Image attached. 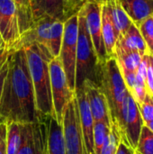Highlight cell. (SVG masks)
<instances>
[{"label": "cell", "instance_id": "cell-1", "mask_svg": "<svg viewBox=\"0 0 153 154\" xmlns=\"http://www.w3.org/2000/svg\"><path fill=\"white\" fill-rule=\"evenodd\" d=\"M8 50L7 73L0 99V121L34 123L39 113L24 48Z\"/></svg>", "mask_w": 153, "mask_h": 154}, {"label": "cell", "instance_id": "cell-2", "mask_svg": "<svg viewBox=\"0 0 153 154\" xmlns=\"http://www.w3.org/2000/svg\"><path fill=\"white\" fill-rule=\"evenodd\" d=\"M32 79L36 107L41 116H53L49 62L52 59L48 51L37 44L23 47Z\"/></svg>", "mask_w": 153, "mask_h": 154}, {"label": "cell", "instance_id": "cell-3", "mask_svg": "<svg viewBox=\"0 0 153 154\" xmlns=\"http://www.w3.org/2000/svg\"><path fill=\"white\" fill-rule=\"evenodd\" d=\"M96 84L106 97L111 114L112 125H115L118 131L122 122L124 103L129 91L115 57L109 58L100 64Z\"/></svg>", "mask_w": 153, "mask_h": 154}, {"label": "cell", "instance_id": "cell-4", "mask_svg": "<svg viewBox=\"0 0 153 154\" xmlns=\"http://www.w3.org/2000/svg\"><path fill=\"white\" fill-rule=\"evenodd\" d=\"M100 64L92 41L88 34L82 10L78 12V33L76 59V88L81 87L86 79L96 83Z\"/></svg>", "mask_w": 153, "mask_h": 154}, {"label": "cell", "instance_id": "cell-5", "mask_svg": "<svg viewBox=\"0 0 153 154\" xmlns=\"http://www.w3.org/2000/svg\"><path fill=\"white\" fill-rule=\"evenodd\" d=\"M36 154H66L62 125L53 116H41L34 122Z\"/></svg>", "mask_w": 153, "mask_h": 154}, {"label": "cell", "instance_id": "cell-6", "mask_svg": "<svg viewBox=\"0 0 153 154\" xmlns=\"http://www.w3.org/2000/svg\"><path fill=\"white\" fill-rule=\"evenodd\" d=\"M78 33V14L64 22L63 38L59 59L65 71L69 88L76 89V59Z\"/></svg>", "mask_w": 153, "mask_h": 154}, {"label": "cell", "instance_id": "cell-7", "mask_svg": "<svg viewBox=\"0 0 153 154\" xmlns=\"http://www.w3.org/2000/svg\"><path fill=\"white\" fill-rule=\"evenodd\" d=\"M50 91L53 106V116L61 124L65 107L74 97L75 91L69 88L62 64L58 58H53L49 62Z\"/></svg>", "mask_w": 153, "mask_h": 154}, {"label": "cell", "instance_id": "cell-8", "mask_svg": "<svg viewBox=\"0 0 153 154\" xmlns=\"http://www.w3.org/2000/svg\"><path fill=\"white\" fill-rule=\"evenodd\" d=\"M66 154H87L81 131L76 97L64 109L61 120Z\"/></svg>", "mask_w": 153, "mask_h": 154}, {"label": "cell", "instance_id": "cell-9", "mask_svg": "<svg viewBox=\"0 0 153 154\" xmlns=\"http://www.w3.org/2000/svg\"><path fill=\"white\" fill-rule=\"evenodd\" d=\"M87 0H32L31 7L33 21L48 16L65 22L78 14Z\"/></svg>", "mask_w": 153, "mask_h": 154}, {"label": "cell", "instance_id": "cell-10", "mask_svg": "<svg viewBox=\"0 0 153 154\" xmlns=\"http://www.w3.org/2000/svg\"><path fill=\"white\" fill-rule=\"evenodd\" d=\"M81 10L85 16L87 29L92 41L98 62L99 64H102L109 59L102 35V4L96 0H87Z\"/></svg>", "mask_w": 153, "mask_h": 154}, {"label": "cell", "instance_id": "cell-11", "mask_svg": "<svg viewBox=\"0 0 153 154\" xmlns=\"http://www.w3.org/2000/svg\"><path fill=\"white\" fill-rule=\"evenodd\" d=\"M0 34L6 48H19L22 32L14 0H0Z\"/></svg>", "mask_w": 153, "mask_h": 154}, {"label": "cell", "instance_id": "cell-12", "mask_svg": "<svg viewBox=\"0 0 153 154\" xmlns=\"http://www.w3.org/2000/svg\"><path fill=\"white\" fill-rule=\"evenodd\" d=\"M143 121L139 106L130 93H128L123 106L122 122L118 130L121 140L128 143L133 149L136 148Z\"/></svg>", "mask_w": 153, "mask_h": 154}, {"label": "cell", "instance_id": "cell-13", "mask_svg": "<svg viewBox=\"0 0 153 154\" xmlns=\"http://www.w3.org/2000/svg\"><path fill=\"white\" fill-rule=\"evenodd\" d=\"M81 86L86 92L94 121L103 122L112 126L109 106L106 97L99 86L90 79H86Z\"/></svg>", "mask_w": 153, "mask_h": 154}, {"label": "cell", "instance_id": "cell-14", "mask_svg": "<svg viewBox=\"0 0 153 154\" xmlns=\"http://www.w3.org/2000/svg\"><path fill=\"white\" fill-rule=\"evenodd\" d=\"M75 97L77 100L79 122L87 152V154H95L93 142V127L95 121L89 107L86 92L82 86L75 89Z\"/></svg>", "mask_w": 153, "mask_h": 154}, {"label": "cell", "instance_id": "cell-15", "mask_svg": "<svg viewBox=\"0 0 153 154\" xmlns=\"http://www.w3.org/2000/svg\"><path fill=\"white\" fill-rule=\"evenodd\" d=\"M115 49L125 51H137L142 55L149 53L146 43L134 23H132L127 31L117 38Z\"/></svg>", "mask_w": 153, "mask_h": 154}, {"label": "cell", "instance_id": "cell-16", "mask_svg": "<svg viewBox=\"0 0 153 154\" xmlns=\"http://www.w3.org/2000/svg\"><path fill=\"white\" fill-rule=\"evenodd\" d=\"M119 2L136 26L153 15V0H119Z\"/></svg>", "mask_w": 153, "mask_h": 154}, {"label": "cell", "instance_id": "cell-17", "mask_svg": "<svg viewBox=\"0 0 153 154\" xmlns=\"http://www.w3.org/2000/svg\"><path fill=\"white\" fill-rule=\"evenodd\" d=\"M101 21H102V35H103V41L106 47V51L108 57L112 58L115 56V47L117 41V35L113 24L109 9L106 4H102Z\"/></svg>", "mask_w": 153, "mask_h": 154}, {"label": "cell", "instance_id": "cell-18", "mask_svg": "<svg viewBox=\"0 0 153 154\" xmlns=\"http://www.w3.org/2000/svg\"><path fill=\"white\" fill-rule=\"evenodd\" d=\"M104 4H106L109 9L113 24L118 38L127 31L133 22L123 9L119 0H106Z\"/></svg>", "mask_w": 153, "mask_h": 154}, {"label": "cell", "instance_id": "cell-19", "mask_svg": "<svg viewBox=\"0 0 153 154\" xmlns=\"http://www.w3.org/2000/svg\"><path fill=\"white\" fill-rule=\"evenodd\" d=\"M144 55L137 51H125L115 49V58L121 70L136 71Z\"/></svg>", "mask_w": 153, "mask_h": 154}, {"label": "cell", "instance_id": "cell-20", "mask_svg": "<svg viewBox=\"0 0 153 154\" xmlns=\"http://www.w3.org/2000/svg\"><path fill=\"white\" fill-rule=\"evenodd\" d=\"M64 32V22L60 20H53L50 28V34L47 51L51 58H58L60 51L62 38Z\"/></svg>", "mask_w": 153, "mask_h": 154}, {"label": "cell", "instance_id": "cell-21", "mask_svg": "<svg viewBox=\"0 0 153 154\" xmlns=\"http://www.w3.org/2000/svg\"><path fill=\"white\" fill-rule=\"evenodd\" d=\"M36 135L34 123L22 124V143L17 154H36Z\"/></svg>", "mask_w": 153, "mask_h": 154}, {"label": "cell", "instance_id": "cell-22", "mask_svg": "<svg viewBox=\"0 0 153 154\" xmlns=\"http://www.w3.org/2000/svg\"><path fill=\"white\" fill-rule=\"evenodd\" d=\"M6 125V154H17L22 143V124L8 122Z\"/></svg>", "mask_w": 153, "mask_h": 154}, {"label": "cell", "instance_id": "cell-23", "mask_svg": "<svg viewBox=\"0 0 153 154\" xmlns=\"http://www.w3.org/2000/svg\"><path fill=\"white\" fill-rule=\"evenodd\" d=\"M19 14V21L22 34L28 31L33 24L31 3L32 0H14Z\"/></svg>", "mask_w": 153, "mask_h": 154}, {"label": "cell", "instance_id": "cell-24", "mask_svg": "<svg viewBox=\"0 0 153 154\" xmlns=\"http://www.w3.org/2000/svg\"><path fill=\"white\" fill-rule=\"evenodd\" d=\"M111 132V126L103 122H95L93 127V142L95 154H100L101 149Z\"/></svg>", "mask_w": 153, "mask_h": 154}, {"label": "cell", "instance_id": "cell-25", "mask_svg": "<svg viewBox=\"0 0 153 154\" xmlns=\"http://www.w3.org/2000/svg\"><path fill=\"white\" fill-rule=\"evenodd\" d=\"M134 152L135 154H153V133L144 125Z\"/></svg>", "mask_w": 153, "mask_h": 154}, {"label": "cell", "instance_id": "cell-26", "mask_svg": "<svg viewBox=\"0 0 153 154\" xmlns=\"http://www.w3.org/2000/svg\"><path fill=\"white\" fill-rule=\"evenodd\" d=\"M137 27L146 43L149 53L153 55V15L146 18Z\"/></svg>", "mask_w": 153, "mask_h": 154}, {"label": "cell", "instance_id": "cell-27", "mask_svg": "<svg viewBox=\"0 0 153 154\" xmlns=\"http://www.w3.org/2000/svg\"><path fill=\"white\" fill-rule=\"evenodd\" d=\"M120 134L115 125L111 126V132L109 135L107 136L102 149L100 154H115L117 151L118 144L120 143Z\"/></svg>", "mask_w": 153, "mask_h": 154}, {"label": "cell", "instance_id": "cell-28", "mask_svg": "<svg viewBox=\"0 0 153 154\" xmlns=\"http://www.w3.org/2000/svg\"><path fill=\"white\" fill-rule=\"evenodd\" d=\"M138 106L141 112L142 119L143 121V125L151 121L153 119V96L147 92L143 102Z\"/></svg>", "mask_w": 153, "mask_h": 154}, {"label": "cell", "instance_id": "cell-29", "mask_svg": "<svg viewBox=\"0 0 153 154\" xmlns=\"http://www.w3.org/2000/svg\"><path fill=\"white\" fill-rule=\"evenodd\" d=\"M6 123L0 121V154H6Z\"/></svg>", "mask_w": 153, "mask_h": 154}, {"label": "cell", "instance_id": "cell-30", "mask_svg": "<svg viewBox=\"0 0 153 154\" xmlns=\"http://www.w3.org/2000/svg\"><path fill=\"white\" fill-rule=\"evenodd\" d=\"M115 154H135V152L134 149H133L128 143L120 140Z\"/></svg>", "mask_w": 153, "mask_h": 154}, {"label": "cell", "instance_id": "cell-31", "mask_svg": "<svg viewBox=\"0 0 153 154\" xmlns=\"http://www.w3.org/2000/svg\"><path fill=\"white\" fill-rule=\"evenodd\" d=\"M7 73V63L5 62L2 69H0V99H1V95H2V90H3V86H4V81L5 78Z\"/></svg>", "mask_w": 153, "mask_h": 154}, {"label": "cell", "instance_id": "cell-32", "mask_svg": "<svg viewBox=\"0 0 153 154\" xmlns=\"http://www.w3.org/2000/svg\"><path fill=\"white\" fill-rule=\"evenodd\" d=\"M8 52H9V50L6 47H5V48H3V49L0 50V69H2V67L4 66V64L6 62L7 56H8Z\"/></svg>", "mask_w": 153, "mask_h": 154}, {"label": "cell", "instance_id": "cell-33", "mask_svg": "<svg viewBox=\"0 0 153 154\" xmlns=\"http://www.w3.org/2000/svg\"><path fill=\"white\" fill-rule=\"evenodd\" d=\"M148 60H149V62H150V65L151 67V70H152L153 74V55L152 54H148Z\"/></svg>", "mask_w": 153, "mask_h": 154}, {"label": "cell", "instance_id": "cell-34", "mask_svg": "<svg viewBox=\"0 0 153 154\" xmlns=\"http://www.w3.org/2000/svg\"><path fill=\"white\" fill-rule=\"evenodd\" d=\"M144 125H145V126H147V127H148V128H149V129H150V130H151V131L153 133V119L151 120V121H150L149 123L145 124Z\"/></svg>", "mask_w": 153, "mask_h": 154}, {"label": "cell", "instance_id": "cell-35", "mask_svg": "<svg viewBox=\"0 0 153 154\" xmlns=\"http://www.w3.org/2000/svg\"><path fill=\"white\" fill-rule=\"evenodd\" d=\"M5 45L4 41H3L2 37H1V34H0V50L3 49V48H5Z\"/></svg>", "mask_w": 153, "mask_h": 154}, {"label": "cell", "instance_id": "cell-36", "mask_svg": "<svg viewBox=\"0 0 153 154\" xmlns=\"http://www.w3.org/2000/svg\"><path fill=\"white\" fill-rule=\"evenodd\" d=\"M96 1H98V2H99V3H101V4H104L106 0H96Z\"/></svg>", "mask_w": 153, "mask_h": 154}]
</instances>
